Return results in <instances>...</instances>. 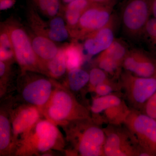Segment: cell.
<instances>
[{
    "instance_id": "1",
    "label": "cell",
    "mask_w": 156,
    "mask_h": 156,
    "mask_svg": "<svg viewBox=\"0 0 156 156\" xmlns=\"http://www.w3.org/2000/svg\"><path fill=\"white\" fill-rule=\"evenodd\" d=\"M92 119L76 120L60 126L65 133L67 156H104L105 134Z\"/></svg>"
},
{
    "instance_id": "2",
    "label": "cell",
    "mask_w": 156,
    "mask_h": 156,
    "mask_svg": "<svg viewBox=\"0 0 156 156\" xmlns=\"http://www.w3.org/2000/svg\"><path fill=\"white\" fill-rule=\"evenodd\" d=\"M65 145L57 126L41 119L17 146L13 155L42 156L52 150L64 151Z\"/></svg>"
},
{
    "instance_id": "3",
    "label": "cell",
    "mask_w": 156,
    "mask_h": 156,
    "mask_svg": "<svg viewBox=\"0 0 156 156\" xmlns=\"http://www.w3.org/2000/svg\"><path fill=\"white\" fill-rule=\"evenodd\" d=\"M41 112L46 119L56 126L76 120L92 119L89 109L78 101L67 87L58 82Z\"/></svg>"
},
{
    "instance_id": "4",
    "label": "cell",
    "mask_w": 156,
    "mask_h": 156,
    "mask_svg": "<svg viewBox=\"0 0 156 156\" xmlns=\"http://www.w3.org/2000/svg\"><path fill=\"white\" fill-rule=\"evenodd\" d=\"M57 82L48 76L33 72H21L18 77L14 98L21 102L37 107L41 110L50 99Z\"/></svg>"
},
{
    "instance_id": "5",
    "label": "cell",
    "mask_w": 156,
    "mask_h": 156,
    "mask_svg": "<svg viewBox=\"0 0 156 156\" xmlns=\"http://www.w3.org/2000/svg\"><path fill=\"white\" fill-rule=\"evenodd\" d=\"M5 24L11 38L14 58L21 72L30 71L43 74L41 63L34 51L30 37L26 30L15 20H9Z\"/></svg>"
},
{
    "instance_id": "6",
    "label": "cell",
    "mask_w": 156,
    "mask_h": 156,
    "mask_svg": "<svg viewBox=\"0 0 156 156\" xmlns=\"http://www.w3.org/2000/svg\"><path fill=\"white\" fill-rule=\"evenodd\" d=\"M119 80L120 92L131 109L140 111L156 91V77H141L123 70Z\"/></svg>"
},
{
    "instance_id": "7",
    "label": "cell",
    "mask_w": 156,
    "mask_h": 156,
    "mask_svg": "<svg viewBox=\"0 0 156 156\" xmlns=\"http://www.w3.org/2000/svg\"><path fill=\"white\" fill-rule=\"evenodd\" d=\"M6 99L12 126V156L17 146L43 115L37 107L20 101L14 97Z\"/></svg>"
},
{
    "instance_id": "8",
    "label": "cell",
    "mask_w": 156,
    "mask_h": 156,
    "mask_svg": "<svg viewBox=\"0 0 156 156\" xmlns=\"http://www.w3.org/2000/svg\"><path fill=\"white\" fill-rule=\"evenodd\" d=\"M123 125L143 152V156H156L155 120L141 112L131 109Z\"/></svg>"
},
{
    "instance_id": "9",
    "label": "cell",
    "mask_w": 156,
    "mask_h": 156,
    "mask_svg": "<svg viewBox=\"0 0 156 156\" xmlns=\"http://www.w3.org/2000/svg\"><path fill=\"white\" fill-rule=\"evenodd\" d=\"M121 14L123 33L132 41H140L151 16V0H127Z\"/></svg>"
},
{
    "instance_id": "10",
    "label": "cell",
    "mask_w": 156,
    "mask_h": 156,
    "mask_svg": "<svg viewBox=\"0 0 156 156\" xmlns=\"http://www.w3.org/2000/svg\"><path fill=\"white\" fill-rule=\"evenodd\" d=\"M104 156H143V152L125 126L106 125Z\"/></svg>"
},
{
    "instance_id": "11",
    "label": "cell",
    "mask_w": 156,
    "mask_h": 156,
    "mask_svg": "<svg viewBox=\"0 0 156 156\" xmlns=\"http://www.w3.org/2000/svg\"><path fill=\"white\" fill-rule=\"evenodd\" d=\"M114 7L93 3L81 16L76 27L70 31L73 41L83 40L106 25L111 19Z\"/></svg>"
},
{
    "instance_id": "12",
    "label": "cell",
    "mask_w": 156,
    "mask_h": 156,
    "mask_svg": "<svg viewBox=\"0 0 156 156\" xmlns=\"http://www.w3.org/2000/svg\"><path fill=\"white\" fill-rule=\"evenodd\" d=\"M131 108L126 101L117 97H106L101 101L92 119L98 125H123Z\"/></svg>"
},
{
    "instance_id": "13",
    "label": "cell",
    "mask_w": 156,
    "mask_h": 156,
    "mask_svg": "<svg viewBox=\"0 0 156 156\" xmlns=\"http://www.w3.org/2000/svg\"><path fill=\"white\" fill-rule=\"evenodd\" d=\"M122 68L137 76L154 77H156V58L144 50L132 48L124 58Z\"/></svg>"
},
{
    "instance_id": "14",
    "label": "cell",
    "mask_w": 156,
    "mask_h": 156,
    "mask_svg": "<svg viewBox=\"0 0 156 156\" xmlns=\"http://www.w3.org/2000/svg\"><path fill=\"white\" fill-rule=\"evenodd\" d=\"M118 23L116 15L113 14L109 22L103 27L89 35L83 41V48L89 56L99 54L112 44L115 39Z\"/></svg>"
},
{
    "instance_id": "15",
    "label": "cell",
    "mask_w": 156,
    "mask_h": 156,
    "mask_svg": "<svg viewBox=\"0 0 156 156\" xmlns=\"http://www.w3.org/2000/svg\"><path fill=\"white\" fill-rule=\"evenodd\" d=\"M12 132L9 105L6 98L0 110V156H11Z\"/></svg>"
},
{
    "instance_id": "16",
    "label": "cell",
    "mask_w": 156,
    "mask_h": 156,
    "mask_svg": "<svg viewBox=\"0 0 156 156\" xmlns=\"http://www.w3.org/2000/svg\"><path fill=\"white\" fill-rule=\"evenodd\" d=\"M30 37L34 51L42 66L43 63L52 59L57 55L59 48L54 43L55 42L47 37L36 34Z\"/></svg>"
},
{
    "instance_id": "17",
    "label": "cell",
    "mask_w": 156,
    "mask_h": 156,
    "mask_svg": "<svg viewBox=\"0 0 156 156\" xmlns=\"http://www.w3.org/2000/svg\"><path fill=\"white\" fill-rule=\"evenodd\" d=\"M92 3L91 0H74L66 6L64 17L69 32L75 28L82 15Z\"/></svg>"
},
{
    "instance_id": "18",
    "label": "cell",
    "mask_w": 156,
    "mask_h": 156,
    "mask_svg": "<svg viewBox=\"0 0 156 156\" xmlns=\"http://www.w3.org/2000/svg\"><path fill=\"white\" fill-rule=\"evenodd\" d=\"M43 74L53 80L60 79L67 71L63 47L59 48L54 58L42 65Z\"/></svg>"
},
{
    "instance_id": "19",
    "label": "cell",
    "mask_w": 156,
    "mask_h": 156,
    "mask_svg": "<svg viewBox=\"0 0 156 156\" xmlns=\"http://www.w3.org/2000/svg\"><path fill=\"white\" fill-rule=\"evenodd\" d=\"M67 71L80 68L84 61L83 46L76 41L63 46Z\"/></svg>"
},
{
    "instance_id": "20",
    "label": "cell",
    "mask_w": 156,
    "mask_h": 156,
    "mask_svg": "<svg viewBox=\"0 0 156 156\" xmlns=\"http://www.w3.org/2000/svg\"><path fill=\"white\" fill-rule=\"evenodd\" d=\"M89 74L80 68L69 71L66 80V85H65L73 93L83 89L89 84Z\"/></svg>"
},
{
    "instance_id": "21",
    "label": "cell",
    "mask_w": 156,
    "mask_h": 156,
    "mask_svg": "<svg viewBox=\"0 0 156 156\" xmlns=\"http://www.w3.org/2000/svg\"><path fill=\"white\" fill-rule=\"evenodd\" d=\"M128 45L122 39H115L111 45L99 54L122 65L123 60L129 51Z\"/></svg>"
},
{
    "instance_id": "22",
    "label": "cell",
    "mask_w": 156,
    "mask_h": 156,
    "mask_svg": "<svg viewBox=\"0 0 156 156\" xmlns=\"http://www.w3.org/2000/svg\"><path fill=\"white\" fill-rule=\"evenodd\" d=\"M49 22L50 30L48 38L50 40L55 42H62L70 36L63 18L57 16L50 19Z\"/></svg>"
},
{
    "instance_id": "23",
    "label": "cell",
    "mask_w": 156,
    "mask_h": 156,
    "mask_svg": "<svg viewBox=\"0 0 156 156\" xmlns=\"http://www.w3.org/2000/svg\"><path fill=\"white\" fill-rule=\"evenodd\" d=\"M14 51L10 35L5 24L1 26L0 34V61H14Z\"/></svg>"
},
{
    "instance_id": "24",
    "label": "cell",
    "mask_w": 156,
    "mask_h": 156,
    "mask_svg": "<svg viewBox=\"0 0 156 156\" xmlns=\"http://www.w3.org/2000/svg\"><path fill=\"white\" fill-rule=\"evenodd\" d=\"M150 53L156 58V18L151 17L143 31L141 39Z\"/></svg>"
},
{
    "instance_id": "25",
    "label": "cell",
    "mask_w": 156,
    "mask_h": 156,
    "mask_svg": "<svg viewBox=\"0 0 156 156\" xmlns=\"http://www.w3.org/2000/svg\"><path fill=\"white\" fill-rule=\"evenodd\" d=\"M39 11L50 19L58 16L60 11L59 0H34Z\"/></svg>"
},
{
    "instance_id": "26",
    "label": "cell",
    "mask_w": 156,
    "mask_h": 156,
    "mask_svg": "<svg viewBox=\"0 0 156 156\" xmlns=\"http://www.w3.org/2000/svg\"><path fill=\"white\" fill-rule=\"evenodd\" d=\"M89 83V91L94 92L98 85L112 81L108 74L99 67H94L90 71Z\"/></svg>"
},
{
    "instance_id": "27",
    "label": "cell",
    "mask_w": 156,
    "mask_h": 156,
    "mask_svg": "<svg viewBox=\"0 0 156 156\" xmlns=\"http://www.w3.org/2000/svg\"><path fill=\"white\" fill-rule=\"evenodd\" d=\"M120 92L119 85V83H115L112 80L98 85L94 91L98 97L110 95L114 93V92Z\"/></svg>"
},
{
    "instance_id": "28",
    "label": "cell",
    "mask_w": 156,
    "mask_h": 156,
    "mask_svg": "<svg viewBox=\"0 0 156 156\" xmlns=\"http://www.w3.org/2000/svg\"><path fill=\"white\" fill-rule=\"evenodd\" d=\"M140 112L156 121V91L146 101Z\"/></svg>"
},
{
    "instance_id": "29",
    "label": "cell",
    "mask_w": 156,
    "mask_h": 156,
    "mask_svg": "<svg viewBox=\"0 0 156 156\" xmlns=\"http://www.w3.org/2000/svg\"><path fill=\"white\" fill-rule=\"evenodd\" d=\"M16 0H0V9L1 11L10 9L14 5Z\"/></svg>"
},
{
    "instance_id": "30",
    "label": "cell",
    "mask_w": 156,
    "mask_h": 156,
    "mask_svg": "<svg viewBox=\"0 0 156 156\" xmlns=\"http://www.w3.org/2000/svg\"><path fill=\"white\" fill-rule=\"evenodd\" d=\"M93 3L114 7L118 0H91Z\"/></svg>"
},
{
    "instance_id": "31",
    "label": "cell",
    "mask_w": 156,
    "mask_h": 156,
    "mask_svg": "<svg viewBox=\"0 0 156 156\" xmlns=\"http://www.w3.org/2000/svg\"><path fill=\"white\" fill-rule=\"evenodd\" d=\"M151 16L156 18V0H151Z\"/></svg>"
},
{
    "instance_id": "32",
    "label": "cell",
    "mask_w": 156,
    "mask_h": 156,
    "mask_svg": "<svg viewBox=\"0 0 156 156\" xmlns=\"http://www.w3.org/2000/svg\"><path fill=\"white\" fill-rule=\"evenodd\" d=\"M64 3H66V4H69V3L71 2L74 0H62Z\"/></svg>"
}]
</instances>
